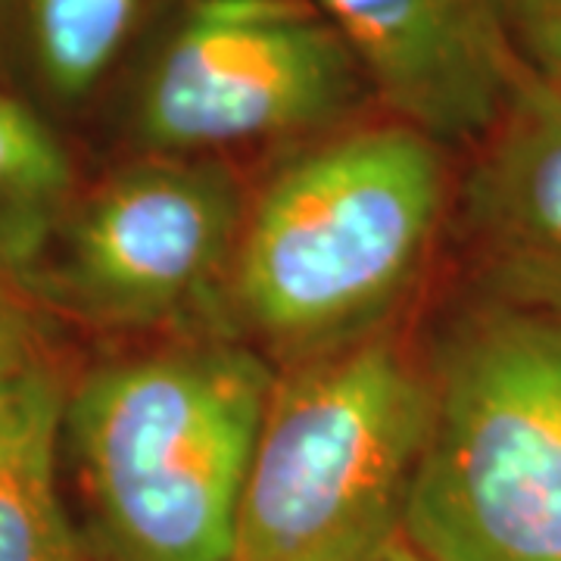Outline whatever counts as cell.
<instances>
[{
	"mask_svg": "<svg viewBox=\"0 0 561 561\" xmlns=\"http://www.w3.org/2000/svg\"><path fill=\"white\" fill-rule=\"evenodd\" d=\"M443 213L440 144L397 119L321 135L247 201L216 331L284 368L390 328Z\"/></svg>",
	"mask_w": 561,
	"mask_h": 561,
	"instance_id": "obj_1",
	"label": "cell"
},
{
	"mask_svg": "<svg viewBox=\"0 0 561 561\" xmlns=\"http://www.w3.org/2000/svg\"><path fill=\"white\" fill-rule=\"evenodd\" d=\"M371 94L434 144H481L530 72L500 0H316Z\"/></svg>",
	"mask_w": 561,
	"mask_h": 561,
	"instance_id": "obj_7",
	"label": "cell"
},
{
	"mask_svg": "<svg viewBox=\"0 0 561 561\" xmlns=\"http://www.w3.org/2000/svg\"><path fill=\"white\" fill-rule=\"evenodd\" d=\"M41 365L47 362L41 359L35 328L7 294V287H0V397L20 387Z\"/></svg>",
	"mask_w": 561,
	"mask_h": 561,
	"instance_id": "obj_12",
	"label": "cell"
},
{
	"mask_svg": "<svg viewBox=\"0 0 561 561\" xmlns=\"http://www.w3.org/2000/svg\"><path fill=\"white\" fill-rule=\"evenodd\" d=\"M368 91L316 0H194L140 79L135 135L147 153L216 157L328 135Z\"/></svg>",
	"mask_w": 561,
	"mask_h": 561,
	"instance_id": "obj_5",
	"label": "cell"
},
{
	"mask_svg": "<svg viewBox=\"0 0 561 561\" xmlns=\"http://www.w3.org/2000/svg\"><path fill=\"white\" fill-rule=\"evenodd\" d=\"M278 365L219 331L88 368L66 387L62 459L106 561H231Z\"/></svg>",
	"mask_w": 561,
	"mask_h": 561,
	"instance_id": "obj_2",
	"label": "cell"
},
{
	"mask_svg": "<svg viewBox=\"0 0 561 561\" xmlns=\"http://www.w3.org/2000/svg\"><path fill=\"white\" fill-rule=\"evenodd\" d=\"M427 415V362L393 328L278 368L231 561H381Z\"/></svg>",
	"mask_w": 561,
	"mask_h": 561,
	"instance_id": "obj_4",
	"label": "cell"
},
{
	"mask_svg": "<svg viewBox=\"0 0 561 561\" xmlns=\"http://www.w3.org/2000/svg\"><path fill=\"white\" fill-rule=\"evenodd\" d=\"M140 0H28V35L44 84L81 101L119 57Z\"/></svg>",
	"mask_w": 561,
	"mask_h": 561,
	"instance_id": "obj_11",
	"label": "cell"
},
{
	"mask_svg": "<svg viewBox=\"0 0 561 561\" xmlns=\"http://www.w3.org/2000/svg\"><path fill=\"white\" fill-rule=\"evenodd\" d=\"M515 41L522 47L524 60L561 91V16L518 25Z\"/></svg>",
	"mask_w": 561,
	"mask_h": 561,
	"instance_id": "obj_13",
	"label": "cell"
},
{
	"mask_svg": "<svg viewBox=\"0 0 561 561\" xmlns=\"http://www.w3.org/2000/svg\"><path fill=\"white\" fill-rule=\"evenodd\" d=\"M66 387L41 365L0 397V561H81L60 486Z\"/></svg>",
	"mask_w": 561,
	"mask_h": 561,
	"instance_id": "obj_9",
	"label": "cell"
},
{
	"mask_svg": "<svg viewBox=\"0 0 561 561\" xmlns=\"http://www.w3.org/2000/svg\"><path fill=\"white\" fill-rule=\"evenodd\" d=\"M72 162L25 103L0 91V287L35 280L72 206Z\"/></svg>",
	"mask_w": 561,
	"mask_h": 561,
	"instance_id": "obj_10",
	"label": "cell"
},
{
	"mask_svg": "<svg viewBox=\"0 0 561 561\" xmlns=\"http://www.w3.org/2000/svg\"><path fill=\"white\" fill-rule=\"evenodd\" d=\"M424 362L402 540L427 561H561V309L490 297Z\"/></svg>",
	"mask_w": 561,
	"mask_h": 561,
	"instance_id": "obj_3",
	"label": "cell"
},
{
	"mask_svg": "<svg viewBox=\"0 0 561 561\" xmlns=\"http://www.w3.org/2000/svg\"><path fill=\"white\" fill-rule=\"evenodd\" d=\"M381 561H427V559H421L419 552H415L409 542L400 540L397 546H393V549H390V552H387V556H383Z\"/></svg>",
	"mask_w": 561,
	"mask_h": 561,
	"instance_id": "obj_15",
	"label": "cell"
},
{
	"mask_svg": "<svg viewBox=\"0 0 561 561\" xmlns=\"http://www.w3.org/2000/svg\"><path fill=\"white\" fill-rule=\"evenodd\" d=\"M493 300L561 309V91L530 66L461 187Z\"/></svg>",
	"mask_w": 561,
	"mask_h": 561,
	"instance_id": "obj_8",
	"label": "cell"
},
{
	"mask_svg": "<svg viewBox=\"0 0 561 561\" xmlns=\"http://www.w3.org/2000/svg\"><path fill=\"white\" fill-rule=\"evenodd\" d=\"M247 194L221 157L147 153L72 203L47 290L116 331H216Z\"/></svg>",
	"mask_w": 561,
	"mask_h": 561,
	"instance_id": "obj_6",
	"label": "cell"
},
{
	"mask_svg": "<svg viewBox=\"0 0 561 561\" xmlns=\"http://www.w3.org/2000/svg\"><path fill=\"white\" fill-rule=\"evenodd\" d=\"M502 13L512 25V32L527 22L549 20V16H561V0H500Z\"/></svg>",
	"mask_w": 561,
	"mask_h": 561,
	"instance_id": "obj_14",
	"label": "cell"
}]
</instances>
